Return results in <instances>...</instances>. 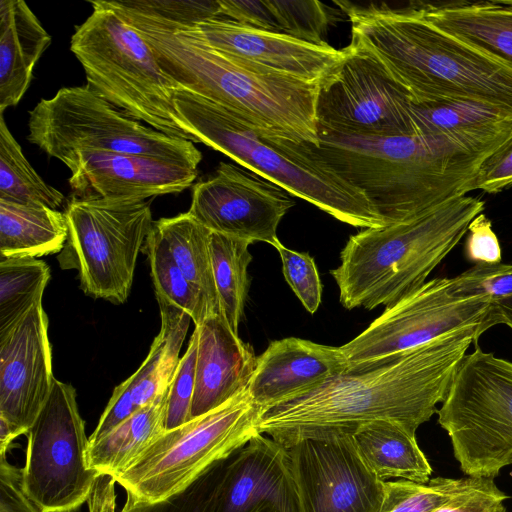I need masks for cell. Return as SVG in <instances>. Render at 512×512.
Masks as SVG:
<instances>
[{
	"label": "cell",
	"instance_id": "603a6c76",
	"mask_svg": "<svg viewBox=\"0 0 512 512\" xmlns=\"http://www.w3.org/2000/svg\"><path fill=\"white\" fill-rule=\"evenodd\" d=\"M195 328L199 335L191 419L246 391L257 363L253 347L230 328L222 312Z\"/></svg>",
	"mask_w": 512,
	"mask_h": 512
},
{
	"label": "cell",
	"instance_id": "d590c367",
	"mask_svg": "<svg viewBox=\"0 0 512 512\" xmlns=\"http://www.w3.org/2000/svg\"><path fill=\"white\" fill-rule=\"evenodd\" d=\"M473 477H436L420 483L409 480L384 481L380 512H434L464 490Z\"/></svg>",
	"mask_w": 512,
	"mask_h": 512
},
{
	"label": "cell",
	"instance_id": "836d02e7",
	"mask_svg": "<svg viewBox=\"0 0 512 512\" xmlns=\"http://www.w3.org/2000/svg\"><path fill=\"white\" fill-rule=\"evenodd\" d=\"M50 268L34 257L0 258V334L42 301Z\"/></svg>",
	"mask_w": 512,
	"mask_h": 512
},
{
	"label": "cell",
	"instance_id": "60d3db41",
	"mask_svg": "<svg viewBox=\"0 0 512 512\" xmlns=\"http://www.w3.org/2000/svg\"><path fill=\"white\" fill-rule=\"evenodd\" d=\"M507 497L493 479L473 477L464 490L434 512H506Z\"/></svg>",
	"mask_w": 512,
	"mask_h": 512
},
{
	"label": "cell",
	"instance_id": "c3c4849f",
	"mask_svg": "<svg viewBox=\"0 0 512 512\" xmlns=\"http://www.w3.org/2000/svg\"><path fill=\"white\" fill-rule=\"evenodd\" d=\"M256 512H277V510L274 507L267 505L257 510Z\"/></svg>",
	"mask_w": 512,
	"mask_h": 512
},
{
	"label": "cell",
	"instance_id": "ab89813d",
	"mask_svg": "<svg viewBox=\"0 0 512 512\" xmlns=\"http://www.w3.org/2000/svg\"><path fill=\"white\" fill-rule=\"evenodd\" d=\"M282 262V272L292 291L311 314L319 308L322 284L314 259L308 253L297 252L280 244L276 248Z\"/></svg>",
	"mask_w": 512,
	"mask_h": 512
},
{
	"label": "cell",
	"instance_id": "3957f363",
	"mask_svg": "<svg viewBox=\"0 0 512 512\" xmlns=\"http://www.w3.org/2000/svg\"><path fill=\"white\" fill-rule=\"evenodd\" d=\"M107 3L140 33L178 88L230 109L262 130L299 143L318 144L320 83L280 75L224 54L180 23L141 12L128 1Z\"/></svg>",
	"mask_w": 512,
	"mask_h": 512
},
{
	"label": "cell",
	"instance_id": "d4e9b609",
	"mask_svg": "<svg viewBox=\"0 0 512 512\" xmlns=\"http://www.w3.org/2000/svg\"><path fill=\"white\" fill-rule=\"evenodd\" d=\"M51 36L26 2L0 1V113L16 106Z\"/></svg>",
	"mask_w": 512,
	"mask_h": 512
},
{
	"label": "cell",
	"instance_id": "277c9868",
	"mask_svg": "<svg viewBox=\"0 0 512 512\" xmlns=\"http://www.w3.org/2000/svg\"><path fill=\"white\" fill-rule=\"evenodd\" d=\"M305 144L316 159L360 189L386 225L467 194L485 160L419 135L350 137L318 127V144Z\"/></svg>",
	"mask_w": 512,
	"mask_h": 512
},
{
	"label": "cell",
	"instance_id": "9a60e30c",
	"mask_svg": "<svg viewBox=\"0 0 512 512\" xmlns=\"http://www.w3.org/2000/svg\"><path fill=\"white\" fill-rule=\"evenodd\" d=\"M352 433L317 429L279 442L288 452L303 512H380L384 481L365 463Z\"/></svg>",
	"mask_w": 512,
	"mask_h": 512
},
{
	"label": "cell",
	"instance_id": "52a82bcc",
	"mask_svg": "<svg viewBox=\"0 0 512 512\" xmlns=\"http://www.w3.org/2000/svg\"><path fill=\"white\" fill-rule=\"evenodd\" d=\"M89 3L92 13L70 41L87 86L128 117L197 143L176 110L178 86L161 69L145 39L107 0Z\"/></svg>",
	"mask_w": 512,
	"mask_h": 512
},
{
	"label": "cell",
	"instance_id": "7c38bea8",
	"mask_svg": "<svg viewBox=\"0 0 512 512\" xmlns=\"http://www.w3.org/2000/svg\"><path fill=\"white\" fill-rule=\"evenodd\" d=\"M499 324H503V316L496 302L459 297L451 278L437 277L386 306L378 318L340 349L349 371H357L401 356L447 333L471 327L485 332Z\"/></svg>",
	"mask_w": 512,
	"mask_h": 512
},
{
	"label": "cell",
	"instance_id": "2e32d148",
	"mask_svg": "<svg viewBox=\"0 0 512 512\" xmlns=\"http://www.w3.org/2000/svg\"><path fill=\"white\" fill-rule=\"evenodd\" d=\"M294 201L280 186L231 163L220 162L215 174L195 184L188 213L211 232L282 244L277 228Z\"/></svg>",
	"mask_w": 512,
	"mask_h": 512
},
{
	"label": "cell",
	"instance_id": "ffe728a7",
	"mask_svg": "<svg viewBox=\"0 0 512 512\" xmlns=\"http://www.w3.org/2000/svg\"><path fill=\"white\" fill-rule=\"evenodd\" d=\"M267 505L303 512L286 448L258 433L228 458L212 512H256Z\"/></svg>",
	"mask_w": 512,
	"mask_h": 512
},
{
	"label": "cell",
	"instance_id": "b9f144b4",
	"mask_svg": "<svg viewBox=\"0 0 512 512\" xmlns=\"http://www.w3.org/2000/svg\"><path fill=\"white\" fill-rule=\"evenodd\" d=\"M137 10L173 22L191 25L220 16L219 1L128 0Z\"/></svg>",
	"mask_w": 512,
	"mask_h": 512
},
{
	"label": "cell",
	"instance_id": "7a4b0ae2",
	"mask_svg": "<svg viewBox=\"0 0 512 512\" xmlns=\"http://www.w3.org/2000/svg\"><path fill=\"white\" fill-rule=\"evenodd\" d=\"M335 3L350 20L351 44L374 56L413 104L470 101L512 113V68L429 21L415 2Z\"/></svg>",
	"mask_w": 512,
	"mask_h": 512
},
{
	"label": "cell",
	"instance_id": "f1b7e54d",
	"mask_svg": "<svg viewBox=\"0 0 512 512\" xmlns=\"http://www.w3.org/2000/svg\"><path fill=\"white\" fill-rule=\"evenodd\" d=\"M218 1L220 16L309 43H326L322 36L330 17L319 1Z\"/></svg>",
	"mask_w": 512,
	"mask_h": 512
},
{
	"label": "cell",
	"instance_id": "cb8c5ba5",
	"mask_svg": "<svg viewBox=\"0 0 512 512\" xmlns=\"http://www.w3.org/2000/svg\"><path fill=\"white\" fill-rule=\"evenodd\" d=\"M414 134L444 140L486 159L512 133V113L470 101L412 104Z\"/></svg>",
	"mask_w": 512,
	"mask_h": 512
},
{
	"label": "cell",
	"instance_id": "f6af8a7d",
	"mask_svg": "<svg viewBox=\"0 0 512 512\" xmlns=\"http://www.w3.org/2000/svg\"><path fill=\"white\" fill-rule=\"evenodd\" d=\"M0 512H41L22 489L21 469L6 457H0Z\"/></svg>",
	"mask_w": 512,
	"mask_h": 512
},
{
	"label": "cell",
	"instance_id": "681fc988",
	"mask_svg": "<svg viewBox=\"0 0 512 512\" xmlns=\"http://www.w3.org/2000/svg\"><path fill=\"white\" fill-rule=\"evenodd\" d=\"M505 325L512 329V322H507Z\"/></svg>",
	"mask_w": 512,
	"mask_h": 512
},
{
	"label": "cell",
	"instance_id": "9c48e42d",
	"mask_svg": "<svg viewBox=\"0 0 512 512\" xmlns=\"http://www.w3.org/2000/svg\"><path fill=\"white\" fill-rule=\"evenodd\" d=\"M259 414L246 390L206 414L165 430L113 478L137 501L165 500L258 434Z\"/></svg>",
	"mask_w": 512,
	"mask_h": 512
},
{
	"label": "cell",
	"instance_id": "4dcf8cb0",
	"mask_svg": "<svg viewBox=\"0 0 512 512\" xmlns=\"http://www.w3.org/2000/svg\"><path fill=\"white\" fill-rule=\"evenodd\" d=\"M154 225L167 242L176 263L211 312L221 313L210 250L211 231L188 212L161 218Z\"/></svg>",
	"mask_w": 512,
	"mask_h": 512
},
{
	"label": "cell",
	"instance_id": "5bb4252c",
	"mask_svg": "<svg viewBox=\"0 0 512 512\" xmlns=\"http://www.w3.org/2000/svg\"><path fill=\"white\" fill-rule=\"evenodd\" d=\"M319 84L318 127L350 137L412 136V101L370 53L349 44Z\"/></svg>",
	"mask_w": 512,
	"mask_h": 512
},
{
	"label": "cell",
	"instance_id": "7bdbcfd3",
	"mask_svg": "<svg viewBox=\"0 0 512 512\" xmlns=\"http://www.w3.org/2000/svg\"><path fill=\"white\" fill-rule=\"evenodd\" d=\"M512 186V133L506 141L480 165L471 191L497 193Z\"/></svg>",
	"mask_w": 512,
	"mask_h": 512
},
{
	"label": "cell",
	"instance_id": "484cf974",
	"mask_svg": "<svg viewBox=\"0 0 512 512\" xmlns=\"http://www.w3.org/2000/svg\"><path fill=\"white\" fill-rule=\"evenodd\" d=\"M415 4L438 27L512 68V1Z\"/></svg>",
	"mask_w": 512,
	"mask_h": 512
},
{
	"label": "cell",
	"instance_id": "4fadbf2b",
	"mask_svg": "<svg viewBox=\"0 0 512 512\" xmlns=\"http://www.w3.org/2000/svg\"><path fill=\"white\" fill-rule=\"evenodd\" d=\"M89 438L70 384L54 379L27 432L21 484L41 512H73L89 498L98 473L87 465Z\"/></svg>",
	"mask_w": 512,
	"mask_h": 512
},
{
	"label": "cell",
	"instance_id": "bcb514c9",
	"mask_svg": "<svg viewBox=\"0 0 512 512\" xmlns=\"http://www.w3.org/2000/svg\"><path fill=\"white\" fill-rule=\"evenodd\" d=\"M113 477L98 475L88 498L89 512H115L116 494Z\"/></svg>",
	"mask_w": 512,
	"mask_h": 512
},
{
	"label": "cell",
	"instance_id": "6da1fadb",
	"mask_svg": "<svg viewBox=\"0 0 512 512\" xmlns=\"http://www.w3.org/2000/svg\"><path fill=\"white\" fill-rule=\"evenodd\" d=\"M483 333L479 327L447 333L389 361L332 377L262 410L257 430L280 442L305 431H354L368 422L390 420L416 434L438 412L467 350Z\"/></svg>",
	"mask_w": 512,
	"mask_h": 512
},
{
	"label": "cell",
	"instance_id": "d6a6232c",
	"mask_svg": "<svg viewBox=\"0 0 512 512\" xmlns=\"http://www.w3.org/2000/svg\"><path fill=\"white\" fill-rule=\"evenodd\" d=\"M0 200L44 205L58 210L64 195L47 184L30 165L0 113Z\"/></svg>",
	"mask_w": 512,
	"mask_h": 512
},
{
	"label": "cell",
	"instance_id": "ba28073f",
	"mask_svg": "<svg viewBox=\"0 0 512 512\" xmlns=\"http://www.w3.org/2000/svg\"><path fill=\"white\" fill-rule=\"evenodd\" d=\"M28 140L68 168L85 152L151 156L197 169L201 152L192 141L173 138L134 120L87 85L63 87L29 112Z\"/></svg>",
	"mask_w": 512,
	"mask_h": 512
},
{
	"label": "cell",
	"instance_id": "f35d334b",
	"mask_svg": "<svg viewBox=\"0 0 512 512\" xmlns=\"http://www.w3.org/2000/svg\"><path fill=\"white\" fill-rule=\"evenodd\" d=\"M198 335V329L195 328L169 386L165 430L174 429L191 420L196 382Z\"/></svg>",
	"mask_w": 512,
	"mask_h": 512
},
{
	"label": "cell",
	"instance_id": "1f68e13d",
	"mask_svg": "<svg viewBox=\"0 0 512 512\" xmlns=\"http://www.w3.org/2000/svg\"><path fill=\"white\" fill-rule=\"evenodd\" d=\"M250 244L246 240L211 232L210 250L221 312L236 334L250 286L247 273L252 261Z\"/></svg>",
	"mask_w": 512,
	"mask_h": 512
},
{
	"label": "cell",
	"instance_id": "ee69618b",
	"mask_svg": "<svg viewBox=\"0 0 512 512\" xmlns=\"http://www.w3.org/2000/svg\"><path fill=\"white\" fill-rule=\"evenodd\" d=\"M465 241V256L478 263H500L501 247L497 235L492 229L491 221L483 214L476 216L468 227Z\"/></svg>",
	"mask_w": 512,
	"mask_h": 512
},
{
	"label": "cell",
	"instance_id": "7402d4cb",
	"mask_svg": "<svg viewBox=\"0 0 512 512\" xmlns=\"http://www.w3.org/2000/svg\"><path fill=\"white\" fill-rule=\"evenodd\" d=\"M161 327L138 370L115 387L99 422L89 437L97 442L136 411L152 402L171 384L191 317L165 298L156 296Z\"/></svg>",
	"mask_w": 512,
	"mask_h": 512
},
{
	"label": "cell",
	"instance_id": "44dd1931",
	"mask_svg": "<svg viewBox=\"0 0 512 512\" xmlns=\"http://www.w3.org/2000/svg\"><path fill=\"white\" fill-rule=\"evenodd\" d=\"M348 371L349 365L340 347L288 337L272 341L257 356L247 391L261 412Z\"/></svg>",
	"mask_w": 512,
	"mask_h": 512
},
{
	"label": "cell",
	"instance_id": "ac0fdd59",
	"mask_svg": "<svg viewBox=\"0 0 512 512\" xmlns=\"http://www.w3.org/2000/svg\"><path fill=\"white\" fill-rule=\"evenodd\" d=\"M190 34L210 47L274 73L320 83L342 61L344 51L288 35L247 26L222 16L187 25Z\"/></svg>",
	"mask_w": 512,
	"mask_h": 512
},
{
	"label": "cell",
	"instance_id": "8992f818",
	"mask_svg": "<svg viewBox=\"0 0 512 512\" xmlns=\"http://www.w3.org/2000/svg\"><path fill=\"white\" fill-rule=\"evenodd\" d=\"M484 202L467 194L412 219L352 235L330 271L348 310L389 306L426 282L457 246Z\"/></svg>",
	"mask_w": 512,
	"mask_h": 512
},
{
	"label": "cell",
	"instance_id": "8d00e7d4",
	"mask_svg": "<svg viewBox=\"0 0 512 512\" xmlns=\"http://www.w3.org/2000/svg\"><path fill=\"white\" fill-rule=\"evenodd\" d=\"M227 460L215 464L185 490L165 500L149 503L126 495L121 512H212Z\"/></svg>",
	"mask_w": 512,
	"mask_h": 512
},
{
	"label": "cell",
	"instance_id": "30bf717a",
	"mask_svg": "<svg viewBox=\"0 0 512 512\" xmlns=\"http://www.w3.org/2000/svg\"><path fill=\"white\" fill-rule=\"evenodd\" d=\"M437 414L460 469L470 477L494 479L512 465V362L475 345Z\"/></svg>",
	"mask_w": 512,
	"mask_h": 512
},
{
	"label": "cell",
	"instance_id": "f546056e",
	"mask_svg": "<svg viewBox=\"0 0 512 512\" xmlns=\"http://www.w3.org/2000/svg\"><path fill=\"white\" fill-rule=\"evenodd\" d=\"M169 387L152 402L89 444L87 465L99 475L116 476L165 431Z\"/></svg>",
	"mask_w": 512,
	"mask_h": 512
},
{
	"label": "cell",
	"instance_id": "5b68a950",
	"mask_svg": "<svg viewBox=\"0 0 512 512\" xmlns=\"http://www.w3.org/2000/svg\"><path fill=\"white\" fill-rule=\"evenodd\" d=\"M174 101L197 143L227 155L341 222L365 229L386 225L366 195L316 159L305 142L262 130L240 114L184 88L176 89Z\"/></svg>",
	"mask_w": 512,
	"mask_h": 512
},
{
	"label": "cell",
	"instance_id": "7dc6e473",
	"mask_svg": "<svg viewBox=\"0 0 512 512\" xmlns=\"http://www.w3.org/2000/svg\"><path fill=\"white\" fill-rule=\"evenodd\" d=\"M20 435L23 434L0 418V457H6L12 441Z\"/></svg>",
	"mask_w": 512,
	"mask_h": 512
},
{
	"label": "cell",
	"instance_id": "e575fe53",
	"mask_svg": "<svg viewBox=\"0 0 512 512\" xmlns=\"http://www.w3.org/2000/svg\"><path fill=\"white\" fill-rule=\"evenodd\" d=\"M142 252L146 254L150 264L156 296L165 298L186 312L195 326L215 315L186 278L155 225L145 240Z\"/></svg>",
	"mask_w": 512,
	"mask_h": 512
},
{
	"label": "cell",
	"instance_id": "e0dca14e",
	"mask_svg": "<svg viewBox=\"0 0 512 512\" xmlns=\"http://www.w3.org/2000/svg\"><path fill=\"white\" fill-rule=\"evenodd\" d=\"M42 301L0 334V418L22 434L47 401L54 381Z\"/></svg>",
	"mask_w": 512,
	"mask_h": 512
},
{
	"label": "cell",
	"instance_id": "4316f807",
	"mask_svg": "<svg viewBox=\"0 0 512 512\" xmlns=\"http://www.w3.org/2000/svg\"><path fill=\"white\" fill-rule=\"evenodd\" d=\"M355 445L368 467L383 481L399 478L425 483L432 467L418 446L415 433L398 422L376 420L357 427Z\"/></svg>",
	"mask_w": 512,
	"mask_h": 512
},
{
	"label": "cell",
	"instance_id": "d6986e66",
	"mask_svg": "<svg viewBox=\"0 0 512 512\" xmlns=\"http://www.w3.org/2000/svg\"><path fill=\"white\" fill-rule=\"evenodd\" d=\"M72 198L77 200L137 199L180 193L198 171L180 162L151 156L85 152L69 167Z\"/></svg>",
	"mask_w": 512,
	"mask_h": 512
},
{
	"label": "cell",
	"instance_id": "8fae6325",
	"mask_svg": "<svg viewBox=\"0 0 512 512\" xmlns=\"http://www.w3.org/2000/svg\"><path fill=\"white\" fill-rule=\"evenodd\" d=\"M150 203L70 199L64 212L68 237L58 261L62 269L77 270L86 295L126 302L138 254L154 225Z\"/></svg>",
	"mask_w": 512,
	"mask_h": 512
},
{
	"label": "cell",
	"instance_id": "74e56055",
	"mask_svg": "<svg viewBox=\"0 0 512 512\" xmlns=\"http://www.w3.org/2000/svg\"><path fill=\"white\" fill-rule=\"evenodd\" d=\"M451 279L455 294L462 298L497 302L512 296V264L478 263Z\"/></svg>",
	"mask_w": 512,
	"mask_h": 512
},
{
	"label": "cell",
	"instance_id": "83f0119b",
	"mask_svg": "<svg viewBox=\"0 0 512 512\" xmlns=\"http://www.w3.org/2000/svg\"><path fill=\"white\" fill-rule=\"evenodd\" d=\"M67 237L65 213L44 205L0 200V258L60 253Z\"/></svg>",
	"mask_w": 512,
	"mask_h": 512
}]
</instances>
